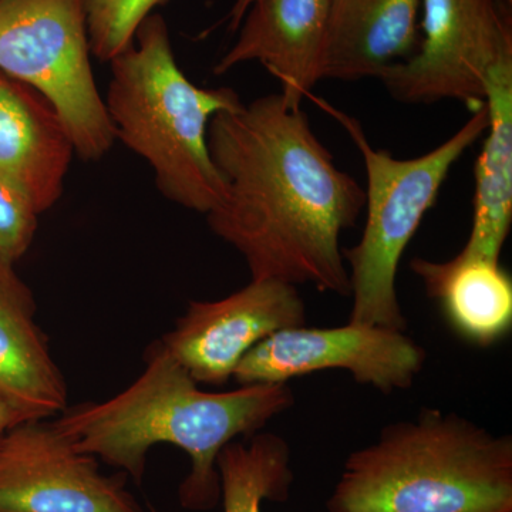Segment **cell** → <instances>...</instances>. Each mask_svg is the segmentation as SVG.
I'll use <instances>...</instances> for the list:
<instances>
[{
  "label": "cell",
  "instance_id": "6da1fadb",
  "mask_svg": "<svg viewBox=\"0 0 512 512\" xmlns=\"http://www.w3.org/2000/svg\"><path fill=\"white\" fill-rule=\"evenodd\" d=\"M208 150L225 188L208 225L251 278L350 296L340 237L365 210L366 191L335 164L302 107L279 93L220 111Z\"/></svg>",
  "mask_w": 512,
  "mask_h": 512
},
{
  "label": "cell",
  "instance_id": "7a4b0ae2",
  "mask_svg": "<svg viewBox=\"0 0 512 512\" xmlns=\"http://www.w3.org/2000/svg\"><path fill=\"white\" fill-rule=\"evenodd\" d=\"M173 356L156 342L146 353V369L123 392L106 402L67 406L56 426L82 453L119 468L143 483L147 454L157 444L181 448L191 471L178 490L181 507L210 511L221 501L217 460L238 437L259 433L291 409L288 383L245 384L229 392H205Z\"/></svg>",
  "mask_w": 512,
  "mask_h": 512
},
{
  "label": "cell",
  "instance_id": "3957f363",
  "mask_svg": "<svg viewBox=\"0 0 512 512\" xmlns=\"http://www.w3.org/2000/svg\"><path fill=\"white\" fill-rule=\"evenodd\" d=\"M328 512H512V437L423 409L350 453Z\"/></svg>",
  "mask_w": 512,
  "mask_h": 512
},
{
  "label": "cell",
  "instance_id": "277c9868",
  "mask_svg": "<svg viewBox=\"0 0 512 512\" xmlns=\"http://www.w3.org/2000/svg\"><path fill=\"white\" fill-rule=\"evenodd\" d=\"M110 63L104 103L116 138L150 164L167 200L210 214L225 188L208 150V126L215 114L242 104L238 93L191 83L157 13L143 20L133 45Z\"/></svg>",
  "mask_w": 512,
  "mask_h": 512
},
{
  "label": "cell",
  "instance_id": "5b68a950",
  "mask_svg": "<svg viewBox=\"0 0 512 512\" xmlns=\"http://www.w3.org/2000/svg\"><path fill=\"white\" fill-rule=\"evenodd\" d=\"M319 104L346 128L365 163V229L359 244L343 249L353 299L349 322L406 332L407 320L397 296V269L451 168L487 130V107L471 111L470 120L439 147L400 160L373 147L359 121L323 100Z\"/></svg>",
  "mask_w": 512,
  "mask_h": 512
},
{
  "label": "cell",
  "instance_id": "8992f818",
  "mask_svg": "<svg viewBox=\"0 0 512 512\" xmlns=\"http://www.w3.org/2000/svg\"><path fill=\"white\" fill-rule=\"evenodd\" d=\"M90 53L83 0H0V73L42 94L79 157L97 161L116 134Z\"/></svg>",
  "mask_w": 512,
  "mask_h": 512
},
{
  "label": "cell",
  "instance_id": "52a82bcc",
  "mask_svg": "<svg viewBox=\"0 0 512 512\" xmlns=\"http://www.w3.org/2000/svg\"><path fill=\"white\" fill-rule=\"evenodd\" d=\"M421 9L419 50L387 67L383 86L400 103L457 100L480 109L488 76L512 55L510 13L500 0H421Z\"/></svg>",
  "mask_w": 512,
  "mask_h": 512
},
{
  "label": "cell",
  "instance_id": "ba28073f",
  "mask_svg": "<svg viewBox=\"0 0 512 512\" xmlns=\"http://www.w3.org/2000/svg\"><path fill=\"white\" fill-rule=\"evenodd\" d=\"M426 350L400 330L352 323L338 328L296 326L254 346L235 369L239 386L288 383L320 370H346L357 383L390 394L409 390L426 363Z\"/></svg>",
  "mask_w": 512,
  "mask_h": 512
},
{
  "label": "cell",
  "instance_id": "9c48e42d",
  "mask_svg": "<svg viewBox=\"0 0 512 512\" xmlns=\"http://www.w3.org/2000/svg\"><path fill=\"white\" fill-rule=\"evenodd\" d=\"M127 476L101 473L55 420H26L0 437V512H146Z\"/></svg>",
  "mask_w": 512,
  "mask_h": 512
},
{
  "label": "cell",
  "instance_id": "30bf717a",
  "mask_svg": "<svg viewBox=\"0 0 512 512\" xmlns=\"http://www.w3.org/2000/svg\"><path fill=\"white\" fill-rule=\"evenodd\" d=\"M305 323L306 306L298 286L252 279L220 301L191 302L160 342L195 382L222 386L259 342Z\"/></svg>",
  "mask_w": 512,
  "mask_h": 512
},
{
  "label": "cell",
  "instance_id": "8fae6325",
  "mask_svg": "<svg viewBox=\"0 0 512 512\" xmlns=\"http://www.w3.org/2000/svg\"><path fill=\"white\" fill-rule=\"evenodd\" d=\"M326 22L328 0H252L237 42L214 72L256 60L281 82L286 103L299 109L322 80Z\"/></svg>",
  "mask_w": 512,
  "mask_h": 512
},
{
  "label": "cell",
  "instance_id": "7c38bea8",
  "mask_svg": "<svg viewBox=\"0 0 512 512\" xmlns=\"http://www.w3.org/2000/svg\"><path fill=\"white\" fill-rule=\"evenodd\" d=\"M33 293L0 258V403L26 420L52 419L69 406L67 384L36 322Z\"/></svg>",
  "mask_w": 512,
  "mask_h": 512
},
{
  "label": "cell",
  "instance_id": "4fadbf2b",
  "mask_svg": "<svg viewBox=\"0 0 512 512\" xmlns=\"http://www.w3.org/2000/svg\"><path fill=\"white\" fill-rule=\"evenodd\" d=\"M74 144L59 114L28 84L0 80V175L28 195L39 214L60 200Z\"/></svg>",
  "mask_w": 512,
  "mask_h": 512
},
{
  "label": "cell",
  "instance_id": "5bb4252c",
  "mask_svg": "<svg viewBox=\"0 0 512 512\" xmlns=\"http://www.w3.org/2000/svg\"><path fill=\"white\" fill-rule=\"evenodd\" d=\"M421 0H328L322 80L376 77L419 50Z\"/></svg>",
  "mask_w": 512,
  "mask_h": 512
},
{
  "label": "cell",
  "instance_id": "9a60e30c",
  "mask_svg": "<svg viewBox=\"0 0 512 512\" xmlns=\"http://www.w3.org/2000/svg\"><path fill=\"white\" fill-rule=\"evenodd\" d=\"M410 268L460 338L488 348L510 333L512 281L500 261L458 252L444 262L413 258Z\"/></svg>",
  "mask_w": 512,
  "mask_h": 512
},
{
  "label": "cell",
  "instance_id": "2e32d148",
  "mask_svg": "<svg viewBox=\"0 0 512 512\" xmlns=\"http://www.w3.org/2000/svg\"><path fill=\"white\" fill-rule=\"evenodd\" d=\"M485 107L487 136L474 174L473 225L460 252L500 261L512 222V55L488 76Z\"/></svg>",
  "mask_w": 512,
  "mask_h": 512
},
{
  "label": "cell",
  "instance_id": "e0dca14e",
  "mask_svg": "<svg viewBox=\"0 0 512 512\" xmlns=\"http://www.w3.org/2000/svg\"><path fill=\"white\" fill-rule=\"evenodd\" d=\"M291 447L274 433H256L234 440L217 460L224 512H262V503H285L295 474Z\"/></svg>",
  "mask_w": 512,
  "mask_h": 512
},
{
  "label": "cell",
  "instance_id": "ac0fdd59",
  "mask_svg": "<svg viewBox=\"0 0 512 512\" xmlns=\"http://www.w3.org/2000/svg\"><path fill=\"white\" fill-rule=\"evenodd\" d=\"M168 0H83L90 50L101 62L133 45L138 26Z\"/></svg>",
  "mask_w": 512,
  "mask_h": 512
},
{
  "label": "cell",
  "instance_id": "d6986e66",
  "mask_svg": "<svg viewBox=\"0 0 512 512\" xmlns=\"http://www.w3.org/2000/svg\"><path fill=\"white\" fill-rule=\"evenodd\" d=\"M33 202L0 175V258L15 265L32 245L39 224Z\"/></svg>",
  "mask_w": 512,
  "mask_h": 512
},
{
  "label": "cell",
  "instance_id": "ffe728a7",
  "mask_svg": "<svg viewBox=\"0 0 512 512\" xmlns=\"http://www.w3.org/2000/svg\"><path fill=\"white\" fill-rule=\"evenodd\" d=\"M18 423H20L18 416H16L8 406L0 403V437H2L10 427Z\"/></svg>",
  "mask_w": 512,
  "mask_h": 512
},
{
  "label": "cell",
  "instance_id": "44dd1931",
  "mask_svg": "<svg viewBox=\"0 0 512 512\" xmlns=\"http://www.w3.org/2000/svg\"><path fill=\"white\" fill-rule=\"evenodd\" d=\"M252 0H238L237 5L234 6L231 13V28L237 29L242 18H244L245 12H247L248 6L251 5Z\"/></svg>",
  "mask_w": 512,
  "mask_h": 512
},
{
  "label": "cell",
  "instance_id": "7402d4cb",
  "mask_svg": "<svg viewBox=\"0 0 512 512\" xmlns=\"http://www.w3.org/2000/svg\"><path fill=\"white\" fill-rule=\"evenodd\" d=\"M505 3H508V5L511 6L512 0H504Z\"/></svg>",
  "mask_w": 512,
  "mask_h": 512
},
{
  "label": "cell",
  "instance_id": "603a6c76",
  "mask_svg": "<svg viewBox=\"0 0 512 512\" xmlns=\"http://www.w3.org/2000/svg\"><path fill=\"white\" fill-rule=\"evenodd\" d=\"M5 76V74L0 73V80H2V77Z\"/></svg>",
  "mask_w": 512,
  "mask_h": 512
}]
</instances>
